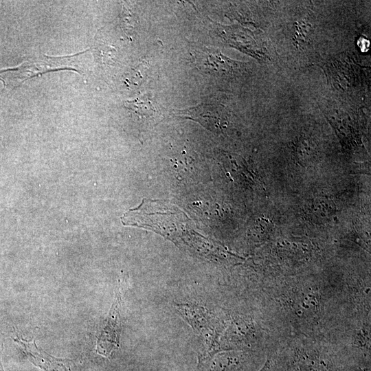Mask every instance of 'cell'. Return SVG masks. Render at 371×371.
<instances>
[{
	"label": "cell",
	"mask_w": 371,
	"mask_h": 371,
	"mask_svg": "<svg viewBox=\"0 0 371 371\" xmlns=\"http://www.w3.org/2000/svg\"><path fill=\"white\" fill-rule=\"evenodd\" d=\"M80 54L60 57L43 56L30 59L17 67L1 69L0 80L5 89L12 90L25 81L45 73L58 70H74L80 73V69L75 63Z\"/></svg>",
	"instance_id": "cell-1"
},
{
	"label": "cell",
	"mask_w": 371,
	"mask_h": 371,
	"mask_svg": "<svg viewBox=\"0 0 371 371\" xmlns=\"http://www.w3.org/2000/svg\"><path fill=\"white\" fill-rule=\"evenodd\" d=\"M285 306L295 321L313 323L322 314V302L317 289L306 284H296L282 294Z\"/></svg>",
	"instance_id": "cell-2"
},
{
	"label": "cell",
	"mask_w": 371,
	"mask_h": 371,
	"mask_svg": "<svg viewBox=\"0 0 371 371\" xmlns=\"http://www.w3.org/2000/svg\"><path fill=\"white\" fill-rule=\"evenodd\" d=\"M176 308L196 333L203 337L205 350L199 357L200 362L208 360L221 350L208 313L202 306L190 304H178Z\"/></svg>",
	"instance_id": "cell-3"
},
{
	"label": "cell",
	"mask_w": 371,
	"mask_h": 371,
	"mask_svg": "<svg viewBox=\"0 0 371 371\" xmlns=\"http://www.w3.org/2000/svg\"><path fill=\"white\" fill-rule=\"evenodd\" d=\"M121 297V291L118 288L109 313L100 325L96 335V352L105 357H109L119 347Z\"/></svg>",
	"instance_id": "cell-4"
},
{
	"label": "cell",
	"mask_w": 371,
	"mask_h": 371,
	"mask_svg": "<svg viewBox=\"0 0 371 371\" xmlns=\"http://www.w3.org/2000/svg\"><path fill=\"white\" fill-rule=\"evenodd\" d=\"M13 340L29 360L44 371H69L68 360L49 355L37 347L34 339L29 341L17 337Z\"/></svg>",
	"instance_id": "cell-5"
},
{
	"label": "cell",
	"mask_w": 371,
	"mask_h": 371,
	"mask_svg": "<svg viewBox=\"0 0 371 371\" xmlns=\"http://www.w3.org/2000/svg\"><path fill=\"white\" fill-rule=\"evenodd\" d=\"M222 108L212 104L201 103L188 109L174 111L173 114L198 122L210 130H219L223 121Z\"/></svg>",
	"instance_id": "cell-6"
},
{
	"label": "cell",
	"mask_w": 371,
	"mask_h": 371,
	"mask_svg": "<svg viewBox=\"0 0 371 371\" xmlns=\"http://www.w3.org/2000/svg\"><path fill=\"white\" fill-rule=\"evenodd\" d=\"M205 52V65L218 76H232L240 71L241 63L226 57L218 51L207 49Z\"/></svg>",
	"instance_id": "cell-7"
},
{
	"label": "cell",
	"mask_w": 371,
	"mask_h": 371,
	"mask_svg": "<svg viewBox=\"0 0 371 371\" xmlns=\"http://www.w3.org/2000/svg\"><path fill=\"white\" fill-rule=\"evenodd\" d=\"M125 106L141 117H150L156 113L152 102L146 96H142L133 100L126 101Z\"/></svg>",
	"instance_id": "cell-8"
},
{
	"label": "cell",
	"mask_w": 371,
	"mask_h": 371,
	"mask_svg": "<svg viewBox=\"0 0 371 371\" xmlns=\"http://www.w3.org/2000/svg\"><path fill=\"white\" fill-rule=\"evenodd\" d=\"M309 139L301 137L296 143L295 155L300 161L307 163L313 160L315 150Z\"/></svg>",
	"instance_id": "cell-9"
},
{
	"label": "cell",
	"mask_w": 371,
	"mask_h": 371,
	"mask_svg": "<svg viewBox=\"0 0 371 371\" xmlns=\"http://www.w3.org/2000/svg\"><path fill=\"white\" fill-rule=\"evenodd\" d=\"M313 208L319 213L322 217H328L335 211V205L333 201L324 198H319L314 201Z\"/></svg>",
	"instance_id": "cell-10"
},
{
	"label": "cell",
	"mask_w": 371,
	"mask_h": 371,
	"mask_svg": "<svg viewBox=\"0 0 371 371\" xmlns=\"http://www.w3.org/2000/svg\"><path fill=\"white\" fill-rule=\"evenodd\" d=\"M258 371H284L281 361L268 358Z\"/></svg>",
	"instance_id": "cell-11"
},
{
	"label": "cell",
	"mask_w": 371,
	"mask_h": 371,
	"mask_svg": "<svg viewBox=\"0 0 371 371\" xmlns=\"http://www.w3.org/2000/svg\"><path fill=\"white\" fill-rule=\"evenodd\" d=\"M0 371H3V368H2V366L1 364V362H0Z\"/></svg>",
	"instance_id": "cell-12"
}]
</instances>
